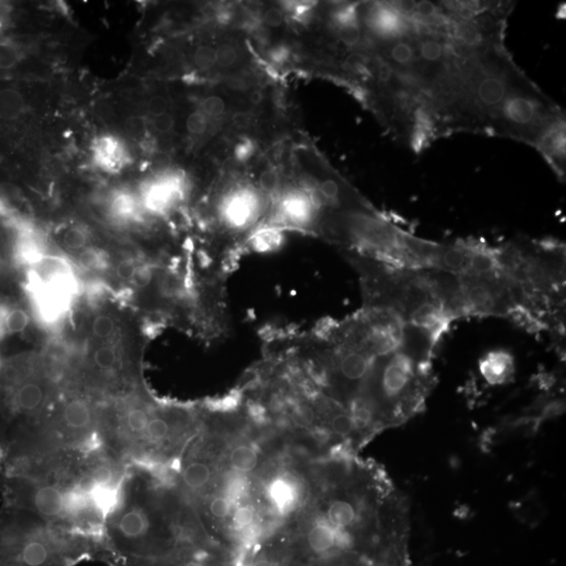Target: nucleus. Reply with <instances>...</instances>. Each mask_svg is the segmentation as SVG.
Segmentation results:
<instances>
[{
	"label": "nucleus",
	"instance_id": "0eeeda50",
	"mask_svg": "<svg viewBox=\"0 0 566 566\" xmlns=\"http://www.w3.org/2000/svg\"><path fill=\"white\" fill-rule=\"evenodd\" d=\"M96 166L108 173H119L130 164V152L121 139L110 134L98 137L91 145Z\"/></svg>",
	"mask_w": 566,
	"mask_h": 566
},
{
	"label": "nucleus",
	"instance_id": "e433bc0d",
	"mask_svg": "<svg viewBox=\"0 0 566 566\" xmlns=\"http://www.w3.org/2000/svg\"><path fill=\"white\" fill-rule=\"evenodd\" d=\"M233 124L236 126L237 128H241V129H245V128H248L251 124V117L245 112H237L233 115L232 117Z\"/></svg>",
	"mask_w": 566,
	"mask_h": 566
},
{
	"label": "nucleus",
	"instance_id": "6e6552de",
	"mask_svg": "<svg viewBox=\"0 0 566 566\" xmlns=\"http://www.w3.org/2000/svg\"><path fill=\"white\" fill-rule=\"evenodd\" d=\"M480 371L487 384L492 386L508 384L515 374L514 357L507 350H498L487 352L480 359Z\"/></svg>",
	"mask_w": 566,
	"mask_h": 566
},
{
	"label": "nucleus",
	"instance_id": "bb28decb",
	"mask_svg": "<svg viewBox=\"0 0 566 566\" xmlns=\"http://www.w3.org/2000/svg\"><path fill=\"white\" fill-rule=\"evenodd\" d=\"M207 127H208V117L202 110L191 113L187 119V129L190 134L195 136L204 134Z\"/></svg>",
	"mask_w": 566,
	"mask_h": 566
},
{
	"label": "nucleus",
	"instance_id": "473e14b6",
	"mask_svg": "<svg viewBox=\"0 0 566 566\" xmlns=\"http://www.w3.org/2000/svg\"><path fill=\"white\" fill-rule=\"evenodd\" d=\"M278 180H279V178H278V174L276 173V171L267 170V171L261 174L260 178H259V184H260L261 188L265 192H272L277 187Z\"/></svg>",
	"mask_w": 566,
	"mask_h": 566
},
{
	"label": "nucleus",
	"instance_id": "20e7f679",
	"mask_svg": "<svg viewBox=\"0 0 566 566\" xmlns=\"http://www.w3.org/2000/svg\"><path fill=\"white\" fill-rule=\"evenodd\" d=\"M99 559L97 538L10 502L0 509V566H76Z\"/></svg>",
	"mask_w": 566,
	"mask_h": 566
},
{
	"label": "nucleus",
	"instance_id": "9b49d317",
	"mask_svg": "<svg viewBox=\"0 0 566 566\" xmlns=\"http://www.w3.org/2000/svg\"><path fill=\"white\" fill-rule=\"evenodd\" d=\"M178 192V187L175 183L171 180H158L144 187L140 202L151 212L162 213L171 206Z\"/></svg>",
	"mask_w": 566,
	"mask_h": 566
},
{
	"label": "nucleus",
	"instance_id": "f257e3e1",
	"mask_svg": "<svg viewBox=\"0 0 566 566\" xmlns=\"http://www.w3.org/2000/svg\"><path fill=\"white\" fill-rule=\"evenodd\" d=\"M183 500L158 470L128 466L100 536L108 566H180L200 550Z\"/></svg>",
	"mask_w": 566,
	"mask_h": 566
},
{
	"label": "nucleus",
	"instance_id": "9d476101",
	"mask_svg": "<svg viewBox=\"0 0 566 566\" xmlns=\"http://www.w3.org/2000/svg\"><path fill=\"white\" fill-rule=\"evenodd\" d=\"M213 472L211 466L206 461L197 457L187 459L180 466L178 472L180 485L185 491L190 493H198L206 489L207 485L212 480Z\"/></svg>",
	"mask_w": 566,
	"mask_h": 566
},
{
	"label": "nucleus",
	"instance_id": "ddd939ff",
	"mask_svg": "<svg viewBox=\"0 0 566 566\" xmlns=\"http://www.w3.org/2000/svg\"><path fill=\"white\" fill-rule=\"evenodd\" d=\"M229 463L231 468L238 473H251L258 466V453L252 446H236L229 455Z\"/></svg>",
	"mask_w": 566,
	"mask_h": 566
},
{
	"label": "nucleus",
	"instance_id": "c756f323",
	"mask_svg": "<svg viewBox=\"0 0 566 566\" xmlns=\"http://www.w3.org/2000/svg\"><path fill=\"white\" fill-rule=\"evenodd\" d=\"M167 110H168V102L163 96H154L148 101V112L154 117L165 115L167 113Z\"/></svg>",
	"mask_w": 566,
	"mask_h": 566
},
{
	"label": "nucleus",
	"instance_id": "412c9836",
	"mask_svg": "<svg viewBox=\"0 0 566 566\" xmlns=\"http://www.w3.org/2000/svg\"><path fill=\"white\" fill-rule=\"evenodd\" d=\"M232 500L226 496H216L209 502V513L215 519H226L232 514Z\"/></svg>",
	"mask_w": 566,
	"mask_h": 566
},
{
	"label": "nucleus",
	"instance_id": "ea45409f",
	"mask_svg": "<svg viewBox=\"0 0 566 566\" xmlns=\"http://www.w3.org/2000/svg\"><path fill=\"white\" fill-rule=\"evenodd\" d=\"M263 98H265V96H263L262 91H261L260 89H255V91L250 93L249 100L251 104H253L255 106H258L262 103Z\"/></svg>",
	"mask_w": 566,
	"mask_h": 566
},
{
	"label": "nucleus",
	"instance_id": "58836bf2",
	"mask_svg": "<svg viewBox=\"0 0 566 566\" xmlns=\"http://www.w3.org/2000/svg\"><path fill=\"white\" fill-rule=\"evenodd\" d=\"M10 304L0 301V339L6 337L4 325H6V315H8V310H10Z\"/></svg>",
	"mask_w": 566,
	"mask_h": 566
},
{
	"label": "nucleus",
	"instance_id": "2f4dec72",
	"mask_svg": "<svg viewBox=\"0 0 566 566\" xmlns=\"http://www.w3.org/2000/svg\"><path fill=\"white\" fill-rule=\"evenodd\" d=\"M137 265L132 259H124L117 267V276L124 282H130L134 271H136Z\"/></svg>",
	"mask_w": 566,
	"mask_h": 566
},
{
	"label": "nucleus",
	"instance_id": "dca6fc26",
	"mask_svg": "<svg viewBox=\"0 0 566 566\" xmlns=\"http://www.w3.org/2000/svg\"><path fill=\"white\" fill-rule=\"evenodd\" d=\"M76 263L85 272L99 273L108 269L110 265V257L102 250L87 247L78 253Z\"/></svg>",
	"mask_w": 566,
	"mask_h": 566
},
{
	"label": "nucleus",
	"instance_id": "4468645a",
	"mask_svg": "<svg viewBox=\"0 0 566 566\" xmlns=\"http://www.w3.org/2000/svg\"><path fill=\"white\" fill-rule=\"evenodd\" d=\"M25 108V99L18 91L13 88L0 91V119L4 121L18 119Z\"/></svg>",
	"mask_w": 566,
	"mask_h": 566
},
{
	"label": "nucleus",
	"instance_id": "393cba45",
	"mask_svg": "<svg viewBox=\"0 0 566 566\" xmlns=\"http://www.w3.org/2000/svg\"><path fill=\"white\" fill-rule=\"evenodd\" d=\"M339 38L347 47H354L361 39L360 28L354 23H346L340 28Z\"/></svg>",
	"mask_w": 566,
	"mask_h": 566
},
{
	"label": "nucleus",
	"instance_id": "f03ea898",
	"mask_svg": "<svg viewBox=\"0 0 566 566\" xmlns=\"http://www.w3.org/2000/svg\"><path fill=\"white\" fill-rule=\"evenodd\" d=\"M127 468L99 449L40 478L1 480L0 490L4 502L100 540Z\"/></svg>",
	"mask_w": 566,
	"mask_h": 566
},
{
	"label": "nucleus",
	"instance_id": "4c0bfd02",
	"mask_svg": "<svg viewBox=\"0 0 566 566\" xmlns=\"http://www.w3.org/2000/svg\"><path fill=\"white\" fill-rule=\"evenodd\" d=\"M295 420H297L300 424H310L313 420V411L310 409L300 408L299 410L296 411Z\"/></svg>",
	"mask_w": 566,
	"mask_h": 566
},
{
	"label": "nucleus",
	"instance_id": "7ed1b4c3",
	"mask_svg": "<svg viewBox=\"0 0 566 566\" xmlns=\"http://www.w3.org/2000/svg\"><path fill=\"white\" fill-rule=\"evenodd\" d=\"M190 424L184 411L160 408L138 389L104 403L100 441L124 465L158 470L190 432Z\"/></svg>",
	"mask_w": 566,
	"mask_h": 566
},
{
	"label": "nucleus",
	"instance_id": "5701e85b",
	"mask_svg": "<svg viewBox=\"0 0 566 566\" xmlns=\"http://www.w3.org/2000/svg\"><path fill=\"white\" fill-rule=\"evenodd\" d=\"M215 51H216V63L221 67H233L238 60V52L230 43H224Z\"/></svg>",
	"mask_w": 566,
	"mask_h": 566
},
{
	"label": "nucleus",
	"instance_id": "4be33fe9",
	"mask_svg": "<svg viewBox=\"0 0 566 566\" xmlns=\"http://www.w3.org/2000/svg\"><path fill=\"white\" fill-rule=\"evenodd\" d=\"M195 65L202 69H209L216 64V51L211 47L202 45V47H197L195 51Z\"/></svg>",
	"mask_w": 566,
	"mask_h": 566
},
{
	"label": "nucleus",
	"instance_id": "a19ab883",
	"mask_svg": "<svg viewBox=\"0 0 566 566\" xmlns=\"http://www.w3.org/2000/svg\"><path fill=\"white\" fill-rule=\"evenodd\" d=\"M253 566H273V565H272L271 563L269 562V561L260 560V561H257V562L255 563Z\"/></svg>",
	"mask_w": 566,
	"mask_h": 566
},
{
	"label": "nucleus",
	"instance_id": "f704fd0d",
	"mask_svg": "<svg viewBox=\"0 0 566 566\" xmlns=\"http://www.w3.org/2000/svg\"><path fill=\"white\" fill-rule=\"evenodd\" d=\"M173 117L169 113L160 115V117H154V127L156 132L161 134H166L170 132L171 128L173 127Z\"/></svg>",
	"mask_w": 566,
	"mask_h": 566
},
{
	"label": "nucleus",
	"instance_id": "aec40b11",
	"mask_svg": "<svg viewBox=\"0 0 566 566\" xmlns=\"http://www.w3.org/2000/svg\"><path fill=\"white\" fill-rule=\"evenodd\" d=\"M21 60V51L12 41H0V69H11Z\"/></svg>",
	"mask_w": 566,
	"mask_h": 566
},
{
	"label": "nucleus",
	"instance_id": "423d86ee",
	"mask_svg": "<svg viewBox=\"0 0 566 566\" xmlns=\"http://www.w3.org/2000/svg\"><path fill=\"white\" fill-rule=\"evenodd\" d=\"M25 291L39 323L55 328L69 315L81 293V284L69 260L47 253L27 270Z\"/></svg>",
	"mask_w": 566,
	"mask_h": 566
},
{
	"label": "nucleus",
	"instance_id": "72a5a7b5",
	"mask_svg": "<svg viewBox=\"0 0 566 566\" xmlns=\"http://www.w3.org/2000/svg\"><path fill=\"white\" fill-rule=\"evenodd\" d=\"M263 21L270 28H279L283 23V14L277 8H267L263 15Z\"/></svg>",
	"mask_w": 566,
	"mask_h": 566
},
{
	"label": "nucleus",
	"instance_id": "7c9ffc66",
	"mask_svg": "<svg viewBox=\"0 0 566 566\" xmlns=\"http://www.w3.org/2000/svg\"><path fill=\"white\" fill-rule=\"evenodd\" d=\"M126 130L132 138H142L146 132V124L141 117H132L126 122Z\"/></svg>",
	"mask_w": 566,
	"mask_h": 566
},
{
	"label": "nucleus",
	"instance_id": "a211bd4d",
	"mask_svg": "<svg viewBox=\"0 0 566 566\" xmlns=\"http://www.w3.org/2000/svg\"><path fill=\"white\" fill-rule=\"evenodd\" d=\"M117 330V322L108 313H99L91 322V334L101 342L110 341Z\"/></svg>",
	"mask_w": 566,
	"mask_h": 566
},
{
	"label": "nucleus",
	"instance_id": "a878e982",
	"mask_svg": "<svg viewBox=\"0 0 566 566\" xmlns=\"http://www.w3.org/2000/svg\"><path fill=\"white\" fill-rule=\"evenodd\" d=\"M255 519L254 509L249 506H243L235 509L232 514V521L235 528H248L253 524Z\"/></svg>",
	"mask_w": 566,
	"mask_h": 566
},
{
	"label": "nucleus",
	"instance_id": "f3484780",
	"mask_svg": "<svg viewBox=\"0 0 566 566\" xmlns=\"http://www.w3.org/2000/svg\"><path fill=\"white\" fill-rule=\"evenodd\" d=\"M30 313L27 311L17 306H10L6 318V337L11 335L21 334L30 325Z\"/></svg>",
	"mask_w": 566,
	"mask_h": 566
},
{
	"label": "nucleus",
	"instance_id": "1a4fd4ad",
	"mask_svg": "<svg viewBox=\"0 0 566 566\" xmlns=\"http://www.w3.org/2000/svg\"><path fill=\"white\" fill-rule=\"evenodd\" d=\"M308 548L316 554H326L334 550L335 548H345L352 541V535L347 533L340 532L333 528L325 519L316 522L308 536Z\"/></svg>",
	"mask_w": 566,
	"mask_h": 566
},
{
	"label": "nucleus",
	"instance_id": "2eb2a0df",
	"mask_svg": "<svg viewBox=\"0 0 566 566\" xmlns=\"http://www.w3.org/2000/svg\"><path fill=\"white\" fill-rule=\"evenodd\" d=\"M140 200L127 192H119L113 195L110 209L112 214L122 221H132L138 219Z\"/></svg>",
	"mask_w": 566,
	"mask_h": 566
},
{
	"label": "nucleus",
	"instance_id": "39448f33",
	"mask_svg": "<svg viewBox=\"0 0 566 566\" xmlns=\"http://www.w3.org/2000/svg\"><path fill=\"white\" fill-rule=\"evenodd\" d=\"M358 265L367 308L391 311L404 323L448 332L453 320L431 291L422 269L395 267L365 256Z\"/></svg>",
	"mask_w": 566,
	"mask_h": 566
},
{
	"label": "nucleus",
	"instance_id": "6ab92c4d",
	"mask_svg": "<svg viewBox=\"0 0 566 566\" xmlns=\"http://www.w3.org/2000/svg\"><path fill=\"white\" fill-rule=\"evenodd\" d=\"M63 245L71 251L81 252L86 249L89 241L88 232L80 226H73L63 233Z\"/></svg>",
	"mask_w": 566,
	"mask_h": 566
},
{
	"label": "nucleus",
	"instance_id": "f8f14e48",
	"mask_svg": "<svg viewBox=\"0 0 566 566\" xmlns=\"http://www.w3.org/2000/svg\"><path fill=\"white\" fill-rule=\"evenodd\" d=\"M267 495L278 511H291L299 500V485L289 476H278L267 487Z\"/></svg>",
	"mask_w": 566,
	"mask_h": 566
},
{
	"label": "nucleus",
	"instance_id": "c9c22d12",
	"mask_svg": "<svg viewBox=\"0 0 566 566\" xmlns=\"http://www.w3.org/2000/svg\"><path fill=\"white\" fill-rule=\"evenodd\" d=\"M245 481L241 480V478H236V480H231L230 483H229V494L226 495V497L231 498V496H233V498L241 497V495H243V494L245 493Z\"/></svg>",
	"mask_w": 566,
	"mask_h": 566
},
{
	"label": "nucleus",
	"instance_id": "b1692460",
	"mask_svg": "<svg viewBox=\"0 0 566 566\" xmlns=\"http://www.w3.org/2000/svg\"><path fill=\"white\" fill-rule=\"evenodd\" d=\"M320 195L328 202H337L342 200V188L334 178L324 180L320 184Z\"/></svg>",
	"mask_w": 566,
	"mask_h": 566
},
{
	"label": "nucleus",
	"instance_id": "c85d7f7f",
	"mask_svg": "<svg viewBox=\"0 0 566 566\" xmlns=\"http://www.w3.org/2000/svg\"><path fill=\"white\" fill-rule=\"evenodd\" d=\"M152 277V271L148 265H138L130 283L137 287H145L150 282Z\"/></svg>",
	"mask_w": 566,
	"mask_h": 566
},
{
	"label": "nucleus",
	"instance_id": "cd10ccee",
	"mask_svg": "<svg viewBox=\"0 0 566 566\" xmlns=\"http://www.w3.org/2000/svg\"><path fill=\"white\" fill-rule=\"evenodd\" d=\"M225 110V102L217 96H211V97L204 99L202 103V112L207 117H219V115H223Z\"/></svg>",
	"mask_w": 566,
	"mask_h": 566
}]
</instances>
